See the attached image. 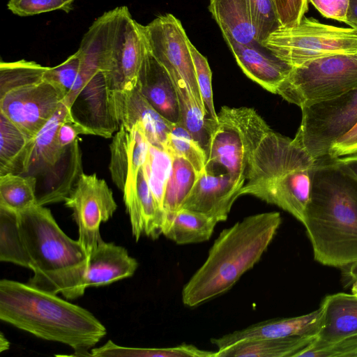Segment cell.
Returning a JSON list of instances; mask_svg holds the SVG:
<instances>
[{
	"mask_svg": "<svg viewBox=\"0 0 357 357\" xmlns=\"http://www.w3.org/2000/svg\"><path fill=\"white\" fill-rule=\"evenodd\" d=\"M0 260L31 269L29 284L69 300L86 289L89 255L45 206L20 212L0 208Z\"/></svg>",
	"mask_w": 357,
	"mask_h": 357,
	"instance_id": "1",
	"label": "cell"
},
{
	"mask_svg": "<svg viewBox=\"0 0 357 357\" xmlns=\"http://www.w3.org/2000/svg\"><path fill=\"white\" fill-rule=\"evenodd\" d=\"M303 222L319 264L346 268L357 262V180L335 159L316 161Z\"/></svg>",
	"mask_w": 357,
	"mask_h": 357,
	"instance_id": "2",
	"label": "cell"
},
{
	"mask_svg": "<svg viewBox=\"0 0 357 357\" xmlns=\"http://www.w3.org/2000/svg\"><path fill=\"white\" fill-rule=\"evenodd\" d=\"M0 319L38 338L71 347L75 356L89 350L107 333L89 311L27 283L0 281Z\"/></svg>",
	"mask_w": 357,
	"mask_h": 357,
	"instance_id": "3",
	"label": "cell"
},
{
	"mask_svg": "<svg viewBox=\"0 0 357 357\" xmlns=\"http://www.w3.org/2000/svg\"><path fill=\"white\" fill-rule=\"evenodd\" d=\"M282 223L278 212L248 216L223 229L203 264L183 288V303L194 307L228 291L260 260Z\"/></svg>",
	"mask_w": 357,
	"mask_h": 357,
	"instance_id": "4",
	"label": "cell"
},
{
	"mask_svg": "<svg viewBox=\"0 0 357 357\" xmlns=\"http://www.w3.org/2000/svg\"><path fill=\"white\" fill-rule=\"evenodd\" d=\"M72 119L62 101L54 115L33 138L22 176L36 179V204L64 202L83 173L78 139L67 146L58 141V130Z\"/></svg>",
	"mask_w": 357,
	"mask_h": 357,
	"instance_id": "5",
	"label": "cell"
},
{
	"mask_svg": "<svg viewBox=\"0 0 357 357\" xmlns=\"http://www.w3.org/2000/svg\"><path fill=\"white\" fill-rule=\"evenodd\" d=\"M261 45L279 60L296 68L326 56L357 52V29L303 17L296 26L273 31Z\"/></svg>",
	"mask_w": 357,
	"mask_h": 357,
	"instance_id": "6",
	"label": "cell"
},
{
	"mask_svg": "<svg viewBox=\"0 0 357 357\" xmlns=\"http://www.w3.org/2000/svg\"><path fill=\"white\" fill-rule=\"evenodd\" d=\"M357 88V52L336 54L292 68L275 94L303 108Z\"/></svg>",
	"mask_w": 357,
	"mask_h": 357,
	"instance_id": "7",
	"label": "cell"
},
{
	"mask_svg": "<svg viewBox=\"0 0 357 357\" xmlns=\"http://www.w3.org/2000/svg\"><path fill=\"white\" fill-rule=\"evenodd\" d=\"M301 111L294 140L314 160L326 158L332 146L357 123V88Z\"/></svg>",
	"mask_w": 357,
	"mask_h": 357,
	"instance_id": "8",
	"label": "cell"
},
{
	"mask_svg": "<svg viewBox=\"0 0 357 357\" xmlns=\"http://www.w3.org/2000/svg\"><path fill=\"white\" fill-rule=\"evenodd\" d=\"M142 26L128 7H118L103 68L111 93L132 90L137 84L147 47Z\"/></svg>",
	"mask_w": 357,
	"mask_h": 357,
	"instance_id": "9",
	"label": "cell"
},
{
	"mask_svg": "<svg viewBox=\"0 0 357 357\" xmlns=\"http://www.w3.org/2000/svg\"><path fill=\"white\" fill-rule=\"evenodd\" d=\"M142 29L151 54L169 75L182 78L199 103L206 109L197 82L190 40L180 20L167 13L142 25Z\"/></svg>",
	"mask_w": 357,
	"mask_h": 357,
	"instance_id": "10",
	"label": "cell"
},
{
	"mask_svg": "<svg viewBox=\"0 0 357 357\" xmlns=\"http://www.w3.org/2000/svg\"><path fill=\"white\" fill-rule=\"evenodd\" d=\"M64 202L73 211L78 227V241L89 255L103 241L100 233L101 223L107 221L117 208L113 192L96 174L83 172Z\"/></svg>",
	"mask_w": 357,
	"mask_h": 357,
	"instance_id": "11",
	"label": "cell"
},
{
	"mask_svg": "<svg viewBox=\"0 0 357 357\" xmlns=\"http://www.w3.org/2000/svg\"><path fill=\"white\" fill-rule=\"evenodd\" d=\"M111 93L102 70L74 84L63 102L73 120L86 135L109 138L119 130L111 104Z\"/></svg>",
	"mask_w": 357,
	"mask_h": 357,
	"instance_id": "12",
	"label": "cell"
},
{
	"mask_svg": "<svg viewBox=\"0 0 357 357\" xmlns=\"http://www.w3.org/2000/svg\"><path fill=\"white\" fill-rule=\"evenodd\" d=\"M63 91L43 79L0 96V113L30 137H35L65 98Z\"/></svg>",
	"mask_w": 357,
	"mask_h": 357,
	"instance_id": "13",
	"label": "cell"
},
{
	"mask_svg": "<svg viewBox=\"0 0 357 357\" xmlns=\"http://www.w3.org/2000/svg\"><path fill=\"white\" fill-rule=\"evenodd\" d=\"M150 144L142 126L131 128L120 125L110 144L109 169L114 184L123 192V200L135 191L140 169L144 165Z\"/></svg>",
	"mask_w": 357,
	"mask_h": 357,
	"instance_id": "14",
	"label": "cell"
},
{
	"mask_svg": "<svg viewBox=\"0 0 357 357\" xmlns=\"http://www.w3.org/2000/svg\"><path fill=\"white\" fill-rule=\"evenodd\" d=\"M209 139L206 149V165L222 167L237 188L245 181L247 167L245 146L238 128L222 111L218 120L208 119Z\"/></svg>",
	"mask_w": 357,
	"mask_h": 357,
	"instance_id": "15",
	"label": "cell"
},
{
	"mask_svg": "<svg viewBox=\"0 0 357 357\" xmlns=\"http://www.w3.org/2000/svg\"><path fill=\"white\" fill-rule=\"evenodd\" d=\"M322 323L315 340L295 357L310 356L324 348L357 335V296L337 293L324 297Z\"/></svg>",
	"mask_w": 357,
	"mask_h": 357,
	"instance_id": "16",
	"label": "cell"
},
{
	"mask_svg": "<svg viewBox=\"0 0 357 357\" xmlns=\"http://www.w3.org/2000/svg\"><path fill=\"white\" fill-rule=\"evenodd\" d=\"M110 100L119 126L131 128L135 123L139 124L151 145L165 149L174 123L150 105L137 84L132 90L111 93Z\"/></svg>",
	"mask_w": 357,
	"mask_h": 357,
	"instance_id": "17",
	"label": "cell"
},
{
	"mask_svg": "<svg viewBox=\"0 0 357 357\" xmlns=\"http://www.w3.org/2000/svg\"><path fill=\"white\" fill-rule=\"evenodd\" d=\"M239 190L227 173L216 174L206 167L198 174L180 208L206 214L218 222L225 221L234 202L239 197Z\"/></svg>",
	"mask_w": 357,
	"mask_h": 357,
	"instance_id": "18",
	"label": "cell"
},
{
	"mask_svg": "<svg viewBox=\"0 0 357 357\" xmlns=\"http://www.w3.org/2000/svg\"><path fill=\"white\" fill-rule=\"evenodd\" d=\"M322 323V310L301 316L264 321L245 328L235 331L211 342L218 349L236 342L291 336L308 335L317 337Z\"/></svg>",
	"mask_w": 357,
	"mask_h": 357,
	"instance_id": "19",
	"label": "cell"
},
{
	"mask_svg": "<svg viewBox=\"0 0 357 357\" xmlns=\"http://www.w3.org/2000/svg\"><path fill=\"white\" fill-rule=\"evenodd\" d=\"M137 86L150 105L169 121H180V111L174 84L165 68L146 47Z\"/></svg>",
	"mask_w": 357,
	"mask_h": 357,
	"instance_id": "20",
	"label": "cell"
},
{
	"mask_svg": "<svg viewBox=\"0 0 357 357\" xmlns=\"http://www.w3.org/2000/svg\"><path fill=\"white\" fill-rule=\"evenodd\" d=\"M225 42L247 77L271 93H276L292 69L269 52L267 54L259 50L258 43L243 45L230 40Z\"/></svg>",
	"mask_w": 357,
	"mask_h": 357,
	"instance_id": "21",
	"label": "cell"
},
{
	"mask_svg": "<svg viewBox=\"0 0 357 357\" xmlns=\"http://www.w3.org/2000/svg\"><path fill=\"white\" fill-rule=\"evenodd\" d=\"M138 263L126 248L102 241L89 255L85 286L102 287L131 277Z\"/></svg>",
	"mask_w": 357,
	"mask_h": 357,
	"instance_id": "22",
	"label": "cell"
},
{
	"mask_svg": "<svg viewBox=\"0 0 357 357\" xmlns=\"http://www.w3.org/2000/svg\"><path fill=\"white\" fill-rule=\"evenodd\" d=\"M123 201L136 241L142 236L157 239L162 234L165 214L151 191L144 166L138 174L135 191Z\"/></svg>",
	"mask_w": 357,
	"mask_h": 357,
	"instance_id": "23",
	"label": "cell"
},
{
	"mask_svg": "<svg viewBox=\"0 0 357 357\" xmlns=\"http://www.w3.org/2000/svg\"><path fill=\"white\" fill-rule=\"evenodd\" d=\"M208 9L225 40L257 43L248 0H209Z\"/></svg>",
	"mask_w": 357,
	"mask_h": 357,
	"instance_id": "24",
	"label": "cell"
},
{
	"mask_svg": "<svg viewBox=\"0 0 357 357\" xmlns=\"http://www.w3.org/2000/svg\"><path fill=\"white\" fill-rule=\"evenodd\" d=\"M315 339L299 335L243 341L218 349L216 357H295Z\"/></svg>",
	"mask_w": 357,
	"mask_h": 357,
	"instance_id": "25",
	"label": "cell"
},
{
	"mask_svg": "<svg viewBox=\"0 0 357 357\" xmlns=\"http://www.w3.org/2000/svg\"><path fill=\"white\" fill-rule=\"evenodd\" d=\"M33 138L0 113V176L23 174Z\"/></svg>",
	"mask_w": 357,
	"mask_h": 357,
	"instance_id": "26",
	"label": "cell"
},
{
	"mask_svg": "<svg viewBox=\"0 0 357 357\" xmlns=\"http://www.w3.org/2000/svg\"><path fill=\"white\" fill-rule=\"evenodd\" d=\"M218 222L206 214L180 208L165 223L162 234L176 244L208 241Z\"/></svg>",
	"mask_w": 357,
	"mask_h": 357,
	"instance_id": "27",
	"label": "cell"
},
{
	"mask_svg": "<svg viewBox=\"0 0 357 357\" xmlns=\"http://www.w3.org/2000/svg\"><path fill=\"white\" fill-rule=\"evenodd\" d=\"M169 77L177 95L180 122L206 151L209 139L208 119L206 118L207 110L199 103L182 78L175 75Z\"/></svg>",
	"mask_w": 357,
	"mask_h": 357,
	"instance_id": "28",
	"label": "cell"
},
{
	"mask_svg": "<svg viewBox=\"0 0 357 357\" xmlns=\"http://www.w3.org/2000/svg\"><path fill=\"white\" fill-rule=\"evenodd\" d=\"M172 156V170L166 185L163 202L165 214L164 226L181 208L198 176L196 170L188 160L182 157Z\"/></svg>",
	"mask_w": 357,
	"mask_h": 357,
	"instance_id": "29",
	"label": "cell"
},
{
	"mask_svg": "<svg viewBox=\"0 0 357 357\" xmlns=\"http://www.w3.org/2000/svg\"><path fill=\"white\" fill-rule=\"evenodd\" d=\"M36 184L30 176H0V206L20 212L36 204Z\"/></svg>",
	"mask_w": 357,
	"mask_h": 357,
	"instance_id": "30",
	"label": "cell"
},
{
	"mask_svg": "<svg viewBox=\"0 0 357 357\" xmlns=\"http://www.w3.org/2000/svg\"><path fill=\"white\" fill-rule=\"evenodd\" d=\"M172 166V155L166 149L150 144L144 169L151 191L158 205L163 211L165 189Z\"/></svg>",
	"mask_w": 357,
	"mask_h": 357,
	"instance_id": "31",
	"label": "cell"
},
{
	"mask_svg": "<svg viewBox=\"0 0 357 357\" xmlns=\"http://www.w3.org/2000/svg\"><path fill=\"white\" fill-rule=\"evenodd\" d=\"M165 149L172 155L188 160L199 174L206 165V153L179 121L174 123Z\"/></svg>",
	"mask_w": 357,
	"mask_h": 357,
	"instance_id": "32",
	"label": "cell"
},
{
	"mask_svg": "<svg viewBox=\"0 0 357 357\" xmlns=\"http://www.w3.org/2000/svg\"><path fill=\"white\" fill-rule=\"evenodd\" d=\"M46 69V66H43L35 61L24 59L12 62L1 61L0 96L13 89L43 79Z\"/></svg>",
	"mask_w": 357,
	"mask_h": 357,
	"instance_id": "33",
	"label": "cell"
},
{
	"mask_svg": "<svg viewBox=\"0 0 357 357\" xmlns=\"http://www.w3.org/2000/svg\"><path fill=\"white\" fill-rule=\"evenodd\" d=\"M252 24L259 45L275 30L280 28L273 0H248Z\"/></svg>",
	"mask_w": 357,
	"mask_h": 357,
	"instance_id": "34",
	"label": "cell"
},
{
	"mask_svg": "<svg viewBox=\"0 0 357 357\" xmlns=\"http://www.w3.org/2000/svg\"><path fill=\"white\" fill-rule=\"evenodd\" d=\"M189 47L195 66L197 84L203 102L208 114L210 115V118L217 121L218 114L215 112L213 105L211 84L212 73L209 64L206 58L197 50L190 41Z\"/></svg>",
	"mask_w": 357,
	"mask_h": 357,
	"instance_id": "35",
	"label": "cell"
},
{
	"mask_svg": "<svg viewBox=\"0 0 357 357\" xmlns=\"http://www.w3.org/2000/svg\"><path fill=\"white\" fill-rule=\"evenodd\" d=\"M80 56L77 51L61 63L47 67L44 79L60 88L66 96L71 91L80 68Z\"/></svg>",
	"mask_w": 357,
	"mask_h": 357,
	"instance_id": "36",
	"label": "cell"
},
{
	"mask_svg": "<svg viewBox=\"0 0 357 357\" xmlns=\"http://www.w3.org/2000/svg\"><path fill=\"white\" fill-rule=\"evenodd\" d=\"M7 7L13 14L21 17L57 10L69 13L73 8L63 0H9Z\"/></svg>",
	"mask_w": 357,
	"mask_h": 357,
	"instance_id": "37",
	"label": "cell"
},
{
	"mask_svg": "<svg viewBox=\"0 0 357 357\" xmlns=\"http://www.w3.org/2000/svg\"><path fill=\"white\" fill-rule=\"evenodd\" d=\"M280 27L300 23L308 10V0H273Z\"/></svg>",
	"mask_w": 357,
	"mask_h": 357,
	"instance_id": "38",
	"label": "cell"
},
{
	"mask_svg": "<svg viewBox=\"0 0 357 357\" xmlns=\"http://www.w3.org/2000/svg\"><path fill=\"white\" fill-rule=\"evenodd\" d=\"M326 18L345 23L349 0H308Z\"/></svg>",
	"mask_w": 357,
	"mask_h": 357,
	"instance_id": "39",
	"label": "cell"
},
{
	"mask_svg": "<svg viewBox=\"0 0 357 357\" xmlns=\"http://www.w3.org/2000/svg\"><path fill=\"white\" fill-rule=\"evenodd\" d=\"M357 153V123L331 148L328 158H336Z\"/></svg>",
	"mask_w": 357,
	"mask_h": 357,
	"instance_id": "40",
	"label": "cell"
},
{
	"mask_svg": "<svg viewBox=\"0 0 357 357\" xmlns=\"http://www.w3.org/2000/svg\"><path fill=\"white\" fill-rule=\"evenodd\" d=\"M86 135L84 130L73 119L64 121L58 130V141L62 146L72 144L78 139L79 135Z\"/></svg>",
	"mask_w": 357,
	"mask_h": 357,
	"instance_id": "41",
	"label": "cell"
},
{
	"mask_svg": "<svg viewBox=\"0 0 357 357\" xmlns=\"http://www.w3.org/2000/svg\"><path fill=\"white\" fill-rule=\"evenodd\" d=\"M335 159L357 180V153Z\"/></svg>",
	"mask_w": 357,
	"mask_h": 357,
	"instance_id": "42",
	"label": "cell"
},
{
	"mask_svg": "<svg viewBox=\"0 0 357 357\" xmlns=\"http://www.w3.org/2000/svg\"><path fill=\"white\" fill-rule=\"evenodd\" d=\"M349 23L357 24V0H349V1L345 24H348Z\"/></svg>",
	"mask_w": 357,
	"mask_h": 357,
	"instance_id": "43",
	"label": "cell"
},
{
	"mask_svg": "<svg viewBox=\"0 0 357 357\" xmlns=\"http://www.w3.org/2000/svg\"><path fill=\"white\" fill-rule=\"evenodd\" d=\"M10 347V342L2 333L0 334V352L6 351Z\"/></svg>",
	"mask_w": 357,
	"mask_h": 357,
	"instance_id": "44",
	"label": "cell"
},
{
	"mask_svg": "<svg viewBox=\"0 0 357 357\" xmlns=\"http://www.w3.org/2000/svg\"><path fill=\"white\" fill-rule=\"evenodd\" d=\"M347 273L350 276L352 280H354L357 278V262L349 266V270Z\"/></svg>",
	"mask_w": 357,
	"mask_h": 357,
	"instance_id": "45",
	"label": "cell"
},
{
	"mask_svg": "<svg viewBox=\"0 0 357 357\" xmlns=\"http://www.w3.org/2000/svg\"><path fill=\"white\" fill-rule=\"evenodd\" d=\"M351 294L357 296V278L354 280L351 287Z\"/></svg>",
	"mask_w": 357,
	"mask_h": 357,
	"instance_id": "46",
	"label": "cell"
},
{
	"mask_svg": "<svg viewBox=\"0 0 357 357\" xmlns=\"http://www.w3.org/2000/svg\"><path fill=\"white\" fill-rule=\"evenodd\" d=\"M66 3L73 6V2L75 0H63Z\"/></svg>",
	"mask_w": 357,
	"mask_h": 357,
	"instance_id": "47",
	"label": "cell"
},
{
	"mask_svg": "<svg viewBox=\"0 0 357 357\" xmlns=\"http://www.w3.org/2000/svg\"><path fill=\"white\" fill-rule=\"evenodd\" d=\"M348 25H349L350 27H352V28H354V29H357V24H355V23H349V24H348Z\"/></svg>",
	"mask_w": 357,
	"mask_h": 357,
	"instance_id": "48",
	"label": "cell"
}]
</instances>
